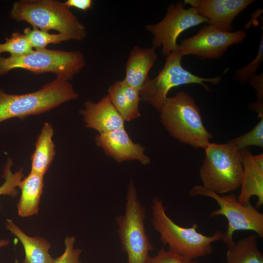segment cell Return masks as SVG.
Instances as JSON below:
<instances>
[{"label":"cell","mask_w":263,"mask_h":263,"mask_svg":"<svg viewBox=\"0 0 263 263\" xmlns=\"http://www.w3.org/2000/svg\"><path fill=\"white\" fill-rule=\"evenodd\" d=\"M181 1L170 5L164 19L145 29L153 35V47H162V54L167 56L178 49L177 39L184 31L208 20L200 15L196 8L186 9Z\"/></svg>","instance_id":"30bf717a"},{"label":"cell","mask_w":263,"mask_h":263,"mask_svg":"<svg viewBox=\"0 0 263 263\" xmlns=\"http://www.w3.org/2000/svg\"><path fill=\"white\" fill-rule=\"evenodd\" d=\"M78 97L69 81L59 77L37 91L23 94H8L0 89V123L44 113Z\"/></svg>","instance_id":"277c9868"},{"label":"cell","mask_w":263,"mask_h":263,"mask_svg":"<svg viewBox=\"0 0 263 263\" xmlns=\"http://www.w3.org/2000/svg\"><path fill=\"white\" fill-rule=\"evenodd\" d=\"M9 244V241L6 240H2L0 241V247L6 246Z\"/></svg>","instance_id":"4dcf8cb0"},{"label":"cell","mask_w":263,"mask_h":263,"mask_svg":"<svg viewBox=\"0 0 263 263\" xmlns=\"http://www.w3.org/2000/svg\"><path fill=\"white\" fill-rule=\"evenodd\" d=\"M240 153L243 172L238 200L246 205L250 203L252 196H256V207L259 208L263 204V154L253 155L249 148Z\"/></svg>","instance_id":"5bb4252c"},{"label":"cell","mask_w":263,"mask_h":263,"mask_svg":"<svg viewBox=\"0 0 263 263\" xmlns=\"http://www.w3.org/2000/svg\"><path fill=\"white\" fill-rule=\"evenodd\" d=\"M43 176L31 171L20 181L18 187L21 193L17 206L20 217H28L38 213L44 187Z\"/></svg>","instance_id":"d6986e66"},{"label":"cell","mask_w":263,"mask_h":263,"mask_svg":"<svg viewBox=\"0 0 263 263\" xmlns=\"http://www.w3.org/2000/svg\"><path fill=\"white\" fill-rule=\"evenodd\" d=\"M160 113L164 128L182 143L205 149L213 138V134L204 126L194 99L184 91L167 97Z\"/></svg>","instance_id":"7a4b0ae2"},{"label":"cell","mask_w":263,"mask_h":263,"mask_svg":"<svg viewBox=\"0 0 263 263\" xmlns=\"http://www.w3.org/2000/svg\"><path fill=\"white\" fill-rule=\"evenodd\" d=\"M5 225L22 244L25 252L23 263H53L54 259L49 252L51 244L47 240L27 235L11 219H7Z\"/></svg>","instance_id":"ac0fdd59"},{"label":"cell","mask_w":263,"mask_h":263,"mask_svg":"<svg viewBox=\"0 0 263 263\" xmlns=\"http://www.w3.org/2000/svg\"><path fill=\"white\" fill-rule=\"evenodd\" d=\"M23 34L32 48L36 50L46 48L47 45L50 43L57 44L73 39L70 35L66 34H52L35 27L32 29L29 28L24 29Z\"/></svg>","instance_id":"7402d4cb"},{"label":"cell","mask_w":263,"mask_h":263,"mask_svg":"<svg viewBox=\"0 0 263 263\" xmlns=\"http://www.w3.org/2000/svg\"><path fill=\"white\" fill-rule=\"evenodd\" d=\"M85 65V57L78 51L45 48L19 56L4 57L0 56V76L12 69H23L34 74L54 73L57 77L69 81Z\"/></svg>","instance_id":"52a82bcc"},{"label":"cell","mask_w":263,"mask_h":263,"mask_svg":"<svg viewBox=\"0 0 263 263\" xmlns=\"http://www.w3.org/2000/svg\"><path fill=\"white\" fill-rule=\"evenodd\" d=\"M33 49L24 34L14 32L10 38H5V42L0 43V56L7 52L10 56H19L31 53Z\"/></svg>","instance_id":"603a6c76"},{"label":"cell","mask_w":263,"mask_h":263,"mask_svg":"<svg viewBox=\"0 0 263 263\" xmlns=\"http://www.w3.org/2000/svg\"><path fill=\"white\" fill-rule=\"evenodd\" d=\"M75 238L67 236L64 241L65 248L63 254L56 259L53 263H82L79 260L82 249L75 248Z\"/></svg>","instance_id":"4316f807"},{"label":"cell","mask_w":263,"mask_h":263,"mask_svg":"<svg viewBox=\"0 0 263 263\" xmlns=\"http://www.w3.org/2000/svg\"><path fill=\"white\" fill-rule=\"evenodd\" d=\"M68 8L75 7L84 11L92 8V0H67L64 2Z\"/></svg>","instance_id":"f546056e"},{"label":"cell","mask_w":263,"mask_h":263,"mask_svg":"<svg viewBox=\"0 0 263 263\" xmlns=\"http://www.w3.org/2000/svg\"><path fill=\"white\" fill-rule=\"evenodd\" d=\"M155 48H143L135 46L131 51L125 66L127 84L139 91L150 78L149 71L157 59Z\"/></svg>","instance_id":"2e32d148"},{"label":"cell","mask_w":263,"mask_h":263,"mask_svg":"<svg viewBox=\"0 0 263 263\" xmlns=\"http://www.w3.org/2000/svg\"><path fill=\"white\" fill-rule=\"evenodd\" d=\"M125 212L115 218L122 250L127 263H150L153 249L145 227L146 209L140 202L133 181L129 184Z\"/></svg>","instance_id":"8992f818"},{"label":"cell","mask_w":263,"mask_h":263,"mask_svg":"<svg viewBox=\"0 0 263 263\" xmlns=\"http://www.w3.org/2000/svg\"><path fill=\"white\" fill-rule=\"evenodd\" d=\"M95 141L107 155L117 162L136 160L144 165L150 163V158L145 153V148L132 141L125 127L100 133L96 135Z\"/></svg>","instance_id":"4fadbf2b"},{"label":"cell","mask_w":263,"mask_h":263,"mask_svg":"<svg viewBox=\"0 0 263 263\" xmlns=\"http://www.w3.org/2000/svg\"><path fill=\"white\" fill-rule=\"evenodd\" d=\"M199 171L202 186L218 194H225L241 187L243 168L240 150L226 143L210 142Z\"/></svg>","instance_id":"5b68a950"},{"label":"cell","mask_w":263,"mask_h":263,"mask_svg":"<svg viewBox=\"0 0 263 263\" xmlns=\"http://www.w3.org/2000/svg\"><path fill=\"white\" fill-rule=\"evenodd\" d=\"M254 88L257 93V101L249 104V108L258 113L260 117L263 116V73L260 75H254L248 82Z\"/></svg>","instance_id":"f1b7e54d"},{"label":"cell","mask_w":263,"mask_h":263,"mask_svg":"<svg viewBox=\"0 0 263 263\" xmlns=\"http://www.w3.org/2000/svg\"><path fill=\"white\" fill-rule=\"evenodd\" d=\"M239 150L251 146L263 147V117L250 131L237 137L230 139L227 142Z\"/></svg>","instance_id":"cb8c5ba5"},{"label":"cell","mask_w":263,"mask_h":263,"mask_svg":"<svg viewBox=\"0 0 263 263\" xmlns=\"http://www.w3.org/2000/svg\"><path fill=\"white\" fill-rule=\"evenodd\" d=\"M183 57L177 50L167 56L165 64L157 76L149 78L139 91L140 100L149 103L160 112L172 88L185 84H197L210 91L205 82L217 85L221 81L222 75L204 78L186 70L181 64Z\"/></svg>","instance_id":"9c48e42d"},{"label":"cell","mask_w":263,"mask_h":263,"mask_svg":"<svg viewBox=\"0 0 263 263\" xmlns=\"http://www.w3.org/2000/svg\"><path fill=\"white\" fill-rule=\"evenodd\" d=\"M189 194L191 196H207L215 200L219 208L212 210L209 216L212 218L221 215L227 219L228 225L222 239L227 246L234 242L233 236L236 231H252L260 238L263 237V214L250 203L242 204L234 193L221 195L201 185L193 187Z\"/></svg>","instance_id":"ba28073f"},{"label":"cell","mask_w":263,"mask_h":263,"mask_svg":"<svg viewBox=\"0 0 263 263\" xmlns=\"http://www.w3.org/2000/svg\"><path fill=\"white\" fill-rule=\"evenodd\" d=\"M253 0H186L206 18L209 24L225 32H232L231 24L235 18L252 3Z\"/></svg>","instance_id":"7c38bea8"},{"label":"cell","mask_w":263,"mask_h":263,"mask_svg":"<svg viewBox=\"0 0 263 263\" xmlns=\"http://www.w3.org/2000/svg\"><path fill=\"white\" fill-rule=\"evenodd\" d=\"M107 95L125 121H131L140 116L139 92L123 80L117 81L112 85L108 89Z\"/></svg>","instance_id":"e0dca14e"},{"label":"cell","mask_w":263,"mask_h":263,"mask_svg":"<svg viewBox=\"0 0 263 263\" xmlns=\"http://www.w3.org/2000/svg\"><path fill=\"white\" fill-rule=\"evenodd\" d=\"M258 238L257 234H253L227 246L225 263H263Z\"/></svg>","instance_id":"44dd1931"},{"label":"cell","mask_w":263,"mask_h":263,"mask_svg":"<svg viewBox=\"0 0 263 263\" xmlns=\"http://www.w3.org/2000/svg\"><path fill=\"white\" fill-rule=\"evenodd\" d=\"M10 16L24 21L33 27L49 32L56 30L70 35L74 40H83L87 35L85 27L64 2L54 0H22L14 3Z\"/></svg>","instance_id":"3957f363"},{"label":"cell","mask_w":263,"mask_h":263,"mask_svg":"<svg viewBox=\"0 0 263 263\" xmlns=\"http://www.w3.org/2000/svg\"><path fill=\"white\" fill-rule=\"evenodd\" d=\"M150 263H199L197 261L173 252L165 247L151 257Z\"/></svg>","instance_id":"83f0119b"},{"label":"cell","mask_w":263,"mask_h":263,"mask_svg":"<svg viewBox=\"0 0 263 263\" xmlns=\"http://www.w3.org/2000/svg\"><path fill=\"white\" fill-rule=\"evenodd\" d=\"M53 134L52 125L45 123L31 157V171L43 176L47 171L56 154L55 146L52 139Z\"/></svg>","instance_id":"ffe728a7"},{"label":"cell","mask_w":263,"mask_h":263,"mask_svg":"<svg viewBox=\"0 0 263 263\" xmlns=\"http://www.w3.org/2000/svg\"><path fill=\"white\" fill-rule=\"evenodd\" d=\"M13 164L11 159L8 158L4 167L2 177L5 179L3 184L0 186V196L8 195L15 197L17 193V187L24 177L22 169L13 173L11 168Z\"/></svg>","instance_id":"d4e9b609"},{"label":"cell","mask_w":263,"mask_h":263,"mask_svg":"<svg viewBox=\"0 0 263 263\" xmlns=\"http://www.w3.org/2000/svg\"><path fill=\"white\" fill-rule=\"evenodd\" d=\"M263 32L260 41L259 51L255 58L245 67L238 69L235 74L236 80L241 84L248 82L255 75L256 72L263 60Z\"/></svg>","instance_id":"484cf974"},{"label":"cell","mask_w":263,"mask_h":263,"mask_svg":"<svg viewBox=\"0 0 263 263\" xmlns=\"http://www.w3.org/2000/svg\"><path fill=\"white\" fill-rule=\"evenodd\" d=\"M151 208V223L161 242L177 254L193 260L206 257L212 252V243L223 239L224 232L220 230L206 236L197 231L195 223L189 227L176 224L166 214L162 201L157 197L152 200Z\"/></svg>","instance_id":"6da1fadb"},{"label":"cell","mask_w":263,"mask_h":263,"mask_svg":"<svg viewBox=\"0 0 263 263\" xmlns=\"http://www.w3.org/2000/svg\"><path fill=\"white\" fill-rule=\"evenodd\" d=\"M80 111L86 127L100 133L124 127L125 121L114 108L108 95L97 103L87 101Z\"/></svg>","instance_id":"9a60e30c"},{"label":"cell","mask_w":263,"mask_h":263,"mask_svg":"<svg viewBox=\"0 0 263 263\" xmlns=\"http://www.w3.org/2000/svg\"><path fill=\"white\" fill-rule=\"evenodd\" d=\"M246 36L244 30L225 32L208 24L194 36L182 40L177 51L183 56L193 55L201 59H218L230 46L241 42Z\"/></svg>","instance_id":"8fae6325"}]
</instances>
